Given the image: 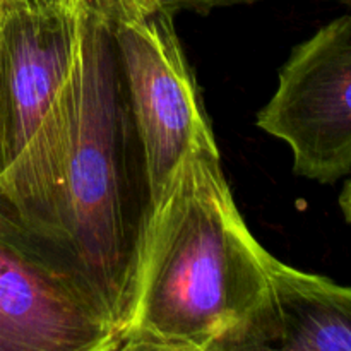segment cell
<instances>
[{
	"instance_id": "cell-1",
	"label": "cell",
	"mask_w": 351,
	"mask_h": 351,
	"mask_svg": "<svg viewBox=\"0 0 351 351\" xmlns=\"http://www.w3.org/2000/svg\"><path fill=\"white\" fill-rule=\"evenodd\" d=\"M267 254L216 141L197 146L151 209L113 351H249L269 293Z\"/></svg>"
},
{
	"instance_id": "cell-2",
	"label": "cell",
	"mask_w": 351,
	"mask_h": 351,
	"mask_svg": "<svg viewBox=\"0 0 351 351\" xmlns=\"http://www.w3.org/2000/svg\"><path fill=\"white\" fill-rule=\"evenodd\" d=\"M151 209L146 160L115 41L95 0H82L77 95L62 191L64 267L110 322L113 339Z\"/></svg>"
},
{
	"instance_id": "cell-3",
	"label": "cell",
	"mask_w": 351,
	"mask_h": 351,
	"mask_svg": "<svg viewBox=\"0 0 351 351\" xmlns=\"http://www.w3.org/2000/svg\"><path fill=\"white\" fill-rule=\"evenodd\" d=\"M79 40L81 5L0 19V228L65 274L62 191Z\"/></svg>"
},
{
	"instance_id": "cell-4",
	"label": "cell",
	"mask_w": 351,
	"mask_h": 351,
	"mask_svg": "<svg viewBox=\"0 0 351 351\" xmlns=\"http://www.w3.org/2000/svg\"><path fill=\"white\" fill-rule=\"evenodd\" d=\"M106 17L143 144L151 202L182 161L215 139L173 17L158 0H95Z\"/></svg>"
},
{
	"instance_id": "cell-5",
	"label": "cell",
	"mask_w": 351,
	"mask_h": 351,
	"mask_svg": "<svg viewBox=\"0 0 351 351\" xmlns=\"http://www.w3.org/2000/svg\"><path fill=\"white\" fill-rule=\"evenodd\" d=\"M256 125L291 151L297 177L335 185L351 173V12L295 45Z\"/></svg>"
},
{
	"instance_id": "cell-6",
	"label": "cell",
	"mask_w": 351,
	"mask_h": 351,
	"mask_svg": "<svg viewBox=\"0 0 351 351\" xmlns=\"http://www.w3.org/2000/svg\"><path fill=\"white\" fill-rule=\"evenodd\" d=\"M113 328L81 288L0 230V351H112Z\"/></svg>"
},
{
	"instance_id": "cell-7",
	"label": "cell",
	"mask_w": 351,
	"mask_h": 351,
	"mask_svg": "<svg viewBox=\"0 0 351 351\" xmlns=\"http://www.w3.org/2000/svg\"><path fill=\"white\" fill-rule=\"evenodd\" d=\"M269 293L249 351H351V285L267 254Z\"/></svg>"
},
{
	"instance_id": "cell-8",
	"label": "cell",
	"mask_w": 351,
	"mask_h": 351,
	"mask_svg": "<svg viewBox=\"0 0 351 351\" xmlns=\"http://www.w3.org/2000/svg\"><path fill=\"white\" fill-rule=\"evenodd\" d=\"M82 0H0V19L12 14H64L74 12Z\"/></svg>"
},
{
	"instance_id": "cell-9",
	"label": "cell",
	"mask_w": 351,
	"mask_h": 351,
	"mask_svg": "<svg viewBox=\"0 0 351 351\" xmlns=\"http://www.w3.org/2000/svg\"><path fill=\"white\" fill-rule=\"evenodd\" d=\"M160 5L167 10L168 14L175 16L180 12H195V14H208L215 9L221 7L239 5V3H254L259 0H158ZM329 2L341 3L351 10V0H329Z\"/></svg>"
},
{
	"instance_id": "cell-10",
	"label": "cell",
	"mask_w": 351,
	"mask_h": 351,
	"mask_svg": "<svg viewBox=\"0 0 351 351\" xmlns=\"http://www.w3.org/2000/svg\"><path fill=\"white\" fill-rule=\"evenodd\" d=\"M339 208H341V213L343 216H345L346 221L351 225V178L350 180H346L345 187H343L341 194H339Z\"/></svg>"
}]
</instances>
